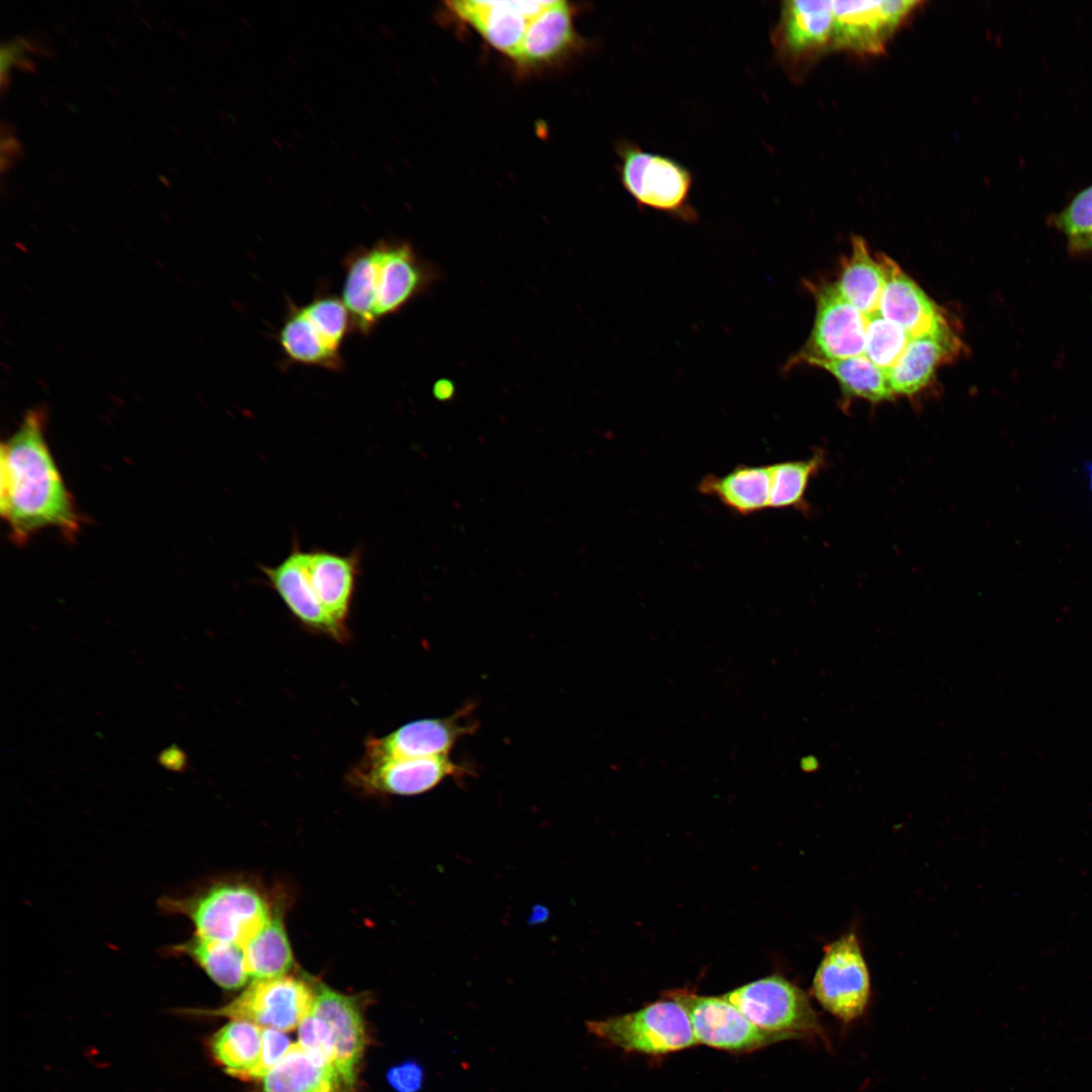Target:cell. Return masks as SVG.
<instances>
[{
	"instance_id": "obj_6",
	"label": "cell",
	"mask_w": 1092,
	"mask_h": 1092,
	"mask_svg": "<svg viewBox=\"0 0 1092 1092\" xmlns=\"http://www.w3.org/2000/svg\"><path fill=\"white\" fill-rule=\"evenodd\" d=\"M804 284L815 301V320L808 340L789 358L783 371L807 366L813 360L862 355L868 317L842 296L835 283L807 280Z\"/></svg>"
},
{
	"instance_id": "obj_12",
	"label": "cell",
	"mask_w": 1092,
	"mask_h": 1092,
	"mask_svg": "<svg viewBox=\"0 0 1092 1092\" xmlns=\"http://www.w3.org/2000/svg\"><path fill=\"white\" fill-rule=\"evenodd\" d=\"M921 1H832V50L859 56L882 54Z\"/></svg>"
},
{
	"instance_id": "obj_21",
	"label": "cell",
	"mask_w": 1092,
	"mask_h": 1092,
	"mask_svg": "<svg viewBox=\"0 0 1092 1092\" xmlns=\"http://www.w3.org/2000/svg\"><path fill=\"white\" fill-rule=\"evenodd\" d=\"M576 43L572 9L565 1H549L531 19L513 57L523 68H537L564 56Z\"/></svg>"
},
{
	"instance_id": "obj_34",
	"label": "cell",
	"mask_w": 1092,
	"mask_h": 1092,
	"mask_svg": "<svg viewBox=\"0 0 1092 1092\" xmlns=\"http://www.w3.org/2000/svg\"><path fill=\"white\" fill-rule=\"evenodd\" d=\"M297 1043L317 1062L336 1069L335 1050L328 1027L310 1011L298 1025Z\"/></svg>"
},
{
	"instance_id": "obj_15",
	"label": "cell",
	"mask_w": 1092,
	"mask_h": 1092,
	"mask_svg": "<svg viewBox=\"0 0 1092 1092\" xmlns=\"http://www.w3.org/2000/svg\"><path fill=\"white\" fill-rule=\"evenodd\" d=\"M884 275L879 313L911 339L931 334L947 323L942 310L890 257L877 253Z\"/></svg>"
},
{
	"instance_id": "obj_28",
	"label": "cell",
	"mask_w": 1092,
	"mask_h": 1092,
	"mask_svg": "<svg viewBox=\"0 0 1092 1092\" xmlns=\"http://www.w3.org/2000/svg\"><path fill=\"white\" fill-rule=\"evenodd\" d=\"M829 372L839 382L845 397H856L873 403L895 397L887 374L866 355L845 359L813 360L807 364Z\"/></svg>"
},
{
	"instance_id": "obj_2",
	"label": "cell",
	"mask_w": 1092,
	"mask_h": 1092,
	"mask_svg": "<svg viewBox=\"0 0 1092 1092\" xmlns=\"http://www.w3.org/2000/svg\"><path fill=\"white\" fill-rule=\"evenodd\" d=\"M162 907L187 916L194 935L244 946L270 920L266 898L243 883H219L183 899H163Z\"/></svg>"
},
{
	"instance_id": "obj_3",
	"label": "cell",
	"mask_w": 1092,
	"mask_h": 1092,
	"mask_svg": "<svg viewBox=\"0 0 1092 1092\" xmlns=\"http://www.w3.org/2000/svg\"><path fill=\"white\" fill-rule=\"evenodd\" d=\"M617 154L621 183L640 208L661 211L687 222L697 219L690 200L694 179L684 164L645 151L630 141H622Z\"/></svg>"
},
{
	"instance_id": "obj_36",
	"label": "cell",
	"mask_w": 1092,
	"mask_h": 1092,
	"mask_svg": "<svg viewBox=\"0 0 1092 1092\" xmlns=\"http://www.w3.org/2000/svg\"><path fill=\"white\" fill-rule=\"evenodd\" d=\"M387 1081L396 1092H418L424 1081L423 1068L416 1062H405L387 1072Z\"/></svg>"
},
{
	"instance_id": "obj_29",
	"label": "cell",
	"mask_w": 1092,
	"mask_h": 1092,
	"mask_svg": "<svg viewBox=\"0 0 1092 1092\" xmlns=\"http://www.w3.org/2000/svg\"><path fill=\"white\" fill-rule=\"evenodd\" d=\"M243 949L249 976L254 980L285 976L294 965L283 921L274 913Z\"/></svg>"
},
{
	"instance_id": "obj_25",
	"label": "cell",
	"mask_w": 1092,
	"mask_h": 1092,
	"mask_svg": "<svg viewBox=\"0 0 1092 1092\" xmlns=\"http://www.w3.org/2000/svg\"><path fill=\"white\" fill-rule=\"evenodd\" d=\"M284 356L292 363L339 371L341 353L332 350L309 322L301 306H292L278 333Z\"/></svg>"
},
{
	"instance_id": "obj_26",
	"label": "cell",
	"mask_w": 1092,
	"mask_h": 1092,
	"mask_svg": "<svg viewBox=\"0 0 1092 1092\" xmlns=\"http://www.w3.org/2000/svg\"><path fill=\"white\" fill-rule=\"evenodd\" d=\"M263 1028L243 1020H231L209 1041L214 1060L234 1077L248 1079L262 1053Z\"/></svg>"
},
{
	"instance_id": "obj_37",
	"label": "cell",
	"mask_w": 1092,
	"mask_h": 1092,
	"mask_svg": "<svg viewBox=\"0 0 1092 1092\" xmlns=\"http://www.w3.org/2000/svg\"><path fill=\"white\" fill-rule=\"evenodd\" d=\"M158 762L171 771H184L187 768V756L176 744L163 749L157 756Z\"/></svg>"
},
{
	"instance_id": "obj_30",
	"label": "cell",
	"mask_w": 1092,
	"mask_h": 1092,
	"mask_svg": "<svg viewBox=\"0 0 1092 1092\" xmlns=\"http://www.w3.org/2000/svg\"><path fill=\"white\" fill-rule=\"evenodd\" d=\"M825 461V452L817 449L806 459L770 464L769 509H807L809 482L824 468Z\"/></svg>"
},
{
	"instance_id": "obj_18",
	"label": "cell",
	"mask_w": 1092,
	"mask_h": 1092,
	"mask_svg": "<svg viewBox=\"0 0 1092 1092\" xmlns=\"http://www.w3.org/2000/svg\"><path fill=\"white\" fill-rule=\"evenodd\" d=\"M310 1012L328 1027L335 1050L336 1069L353 1089L365 1048L364 1021L357 999L320 984L314 989Z\"/></svg>"
},
{
	"instance_id": "obj_23",
	"label": "cell",
	"mask_w": 1092,
	"mask_h": 1092,
	"mask_svg": "<svg viewBox=\"0 0 1092 1092\" xmlns=\"http://www.w3.org/2000/svg\"><path fill=\"white\" fill-rule=\"evenodd\" d=\"M264 1092H350L338 1071L310 1057L292 1043L284 1057L267 1073Z\"/></svg>"
},
{
	"instance_id": "obj_9",
	"label": "cell",
	"mask_w": 1092,
	"mask_h": 1092,
	"mask_svg": "<svg viewBox=\"0 0 1092 1092\" xmlns=\"http://www.w3.org/2000/svg\"><path fill=\"white\" fill-rule=\"evenodd\" d=\"M314 990L292 976L254 980L238 997L217 1009H193L192 1014L251 1022L261 1028L289 1031L309 1013Z\"/></svg>"
},
{
	"instance_id": "obj_11",
	"label": "cell",
	"mask_w": 1092,
	"mask_h": 1092,
	"mask_svg": "<svg viewBox=\"0 0 1092 1092\" xmlns=\"http://www.w3.org/2000/svg\"><path fill=\"white\" fill-rule=\"evenodd\" d=\"M665 996L686 1008L698 1043L737 1054L787 1040L753 1024L723 996H699L688 990H672Z\"/></svg>"
},
{
	"instance_id": "obj_27",
	"label": "cell",
	"mask_w": 1092,
	"mask_h": 1092,
	"mask_svg": "<svg viewBox=\"0 0 1092 1092\" xmlns=\"http://www.w3.org/2000/svg\"><path fill=\"white\" fill-rule=\"evenodd\" d=\"M179 953L187 954L219 987L235 990L250 979L242 946L234 943L205 939L193 935L175 946Z\"/></svg>"
},
{
	"instance_id": "obj_31",
	"label": "cell",
	"mask_w": 1092,
	"mask_h": 1092,
	"mask_svg": "<svg viewBox=\"0 0 1092 1092\" xmlns=\"http://www.w3.org/2000/svg\"><path fill=\"white\" fill-rule=\"evenodd\" d=\"M910 340L901 327L877 312L868 317L864 355L887 374Z\"/></svg>"
},
{
	"instance_id": "obj_38",
	"label": "cell",
	"mask_w": 1092,
	"mask_h": 1092,
	"mask_svg": "<svg viewBox=\"0 0 1092 1092\" xmlns=\"http://www.w3.org/2000/svg\"><path fill=\"white\" fill-rule=\"evenodd\" d=\"M1069 249L1075 253L1092 251V235L1082 241L1070 245Z\"/></svg>"
},
{
	"instance_id": "obj_20",
	"label": "cell",
	"mask_w": 1092,
	"mask_h": 1092,
	"mask_svg": "<svg viewBox=\"0 0 1092 1092\" xmlns=\"http://www.w3.org/2000/svg\"><path fill=\"white\" fill-rule=\"evenodd\" d=\"M360 558L358 550L345 555L324 549L307 551L311 587L327 614L344 628H347Z\"/></svg>"
},
{
	"instance_id": "obj_35",
	"label": "cell",
	"mask_w": 1092,
	"mask_h": 1092,
	"mask_svg": "<svg viewBox=\"0 0 1092 1092\" xmlns=\"http://www.w3.org/2000/svg\"><path fill=\"white\" fill-rule=\"evenodd\" d=\"M291 1045V1040L283 1031L263 1028L261 1057L257 1067L252 1071L248 1079H263L284 1057Z\"/></svg>"
},
{
	"instance_id": "obj_16",
	"label": "cell",
	"mask_w": 1092,
	"mask_h": 1092,
	"mask_svg": "<svg viewBox=\"0 0 1092 1092\" xmlns=\"http://www.w3.org/2000/svg\"><path fill=\"white\" fill-rule=\"evenodd\" d=\"M549 1H479L447 2L448 8L474 28L484 40L500 53L515 56L532 18Z\"/></svg>"
},
{
	"instance_id": "obj_19",
	"label": "cell",
	"mask_w": 1092,
	"mask_h": 1092,
	"mask_svg": "<svg viewBox=\"0 0 1092 1092\" xmlns=\"http://www.w3.org/2000/svg\"><path fill=\"white\" fill-rule=\"evenodd\" d=\"M964 345L948 322L931 334L913 338L887 372L895 396L912 397L928 387L938 367L961 355Z\"/></svg>"
},
{
	"instance_id": "obj_33",
	"label": "cell",
	"mask_w": 1092,
	"mask_h": 1092,
	"mask_svg": "<svg viewBox=\"0 0 1092 1092\" xmlns=\"http://www.w3.org/2000/svg\"><path fill=\"white\" fill-rule=\"evenodd\" d=\"M1068 239V246L1092 235V185L1079 192L1070 203L1052 218Z\"/></svg>"
},
{
	"instance_id": "obj_1",
	"label": "cell",
	"mask_w": 1092,
	"mask_h": 1092,
	"mask_svg": "<svg viewBox=\"0 0 1092 1092\" xmlns=\"http://www.w3.org/2000/svg\"><path fill=\"white\" fill-rule=\"evenodd\" d=\"M44 413L28 411L0 450V513L15 543L47 528L66 538L78 534L81 518L44 438Z\"/></svg>"
},
{
	"instance_id": "obj_5",
	"label": "cell",
	"mask_w": 1092,
	"mask_h": 1092,
	"mask_svg": "<svg viewBox=\"0 0 1092 1092\" xmlns=\"http://www.w3.org/2000/svg\"><path fill=\"white\" fill-rule=\"evenodd\" d=\"M657 1000L643 1008L586 1022L590 1034L628 1053L658 1056L698 1044L690 1016L676 1000Z\"/></svg>"
},
{
	"instance_id": "obj_10",
	"label": "cell",
	"mask_w": 1092,
	"mask_h": 1092,
	"mask_svg": "<svg viewBox=\"0 0 1092 1092\" xmlns=\"http://www.w3.org/2000/svg\"><path fill=\"white\" fill-rule=\"evenodd\" d=\"M371 249L374 314L379 324L428 291L440 272L404 241L381 240Z\"/></svg>"
},
{
	"instance_id": "obj_22",
	"label": "cell",
	"mask_w": 1092,
	"mask_h": 1092,
	"mask_svg": "<svg viewBox=\"0 0 1092 1092\" xmlns=\"http://www.w3.org/2000/svg\"><path fill=\"white\" fill-rule=\"evenodd\" d=\"M770 485V464H741L723 475H705L698 483V491L746 517L769 509Z\"/></svg>"
},
{
	"instance_id": "obj_24",
	"label": "cell",
	"mask_w": 1092,
	"mask_h": 1092,
	"mask_svg": "<svg viewBox=\"0 0 1092 1092\" xmlns=\"http://www.w3.org/2000/svg\"><path fill=\"white\" fill-rule=\"evenodd\" d=\"M835 285L842 296L866 316L879 312L884 275L862 238L852 237L850 252L841 260Z\"/></svg>"
},
{
	"instance_id": "obj_13",
	"label": "cell",
	"mask_w": 1092,
	"mask_h": 1092,
	"mask_svg": "<svg viewBox=\"0 0 1092 1092\" xmlns=\"http://www.w3.org/2000/svg\"><path fill=\"white\" fill-rule=\"evenodd\" d=\"M469 774L448 755L429 757H363L349 772L355 787L370 794L415 796L431 791L449 778Z\"/></svg>"
},
{
	"instance_id": "obj_17",
	"label": "cell",
	"mask_w": 1092,
	"mask_h": 1092,
	"mask_svg": "<svg viewBox=\"0 0 1092 1092\" xmlns=\"http://www.w3.org/2000/svg\"><path fill=\"white\" fill-rule=\"evenodd\" d=\"M268 584L290 613L306 628L343 640L347 628L336 623L318 602L308 578L307 551L295 543L289 554L274 566H261Z\"/></svg>"
},
{
	"instance_id": "obj_4",
	"label": "cell",
	"mask_w": 1092,
	"mask_h": 1092,
	"mask_svg": "<svg viewBox=\"0 0 1092 1092\" xmlns=\"http://www.w3.org/2000/svg\"><path fill=\"white\" fill-rule=\"evenodd\" d=\"M723 997L753 1024L789 1039L830 1040L806 993L791 981L769 976L740 986Z\"/></svg>"
},
{
	"instance_id": "obj_7",
	"label": "cell",
	"mask_w": 1092,
	"mask_h": 1092,
	"mask_svg": "<svg viewBox=\"0 0 1092 1092\" xmlns=\"http://www.w3.org/2000/svg\"><path fill=\"white\" fill-rule=\"evenodd\" d=\"M812 993L824 1010L843 1023L859 1019L871 998V981L859 941L848 932L824 947Z\"/></svg>"
},
{
	"instance_id": "obj_14",
	"label": "cell",
	"mask_w": 1092,
	"mask_h": 1092,
	"mask_svg": "<svg viewBox=\"0 0 1092 1092\" xmlns=\"http://www.w3.org/2000/svg\"><path fill=\"white\" fill-rule=\"evenodd\" d=\"M477 727L473 708L467 705L454 714L408 722L381 737L365 742V757H429L448 755L460 738Z\"/></svg>"
},
{
	"instance_id": "obj_8",
	"label": "cell",
	"mask_w": 1092,
	"mask_h": 1092,
	"mask_svg": "<svg viewBox=\"0 0 1092 1092\" xmlns=\"http://www.w3.org/2000/svg\"><path fill=\"white\" fill-rule=\"evenodd\" d=\"M832 1L788 0L781 3L770 42L784 71L793 81H800L832 50Z\"/></svg>"
},
{
	"instance_id": "obj_32",
	"label": "cell",
	"mask_w": 1092,
	"mask_h": 1092,
	"mask_svg": "<svg viewBox=\"0 0 1092 1092\" xmlns=\"http://www.w3.org/2000/svg\"><path fill=\"white\" fill-rule=\"evenodd\" d=\"M301 308L328 346L341 353L342 343L352 330L350 313L344 301L333 294H324Z\"/></svg>"
}]
</instances>
